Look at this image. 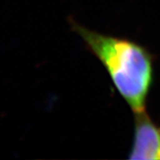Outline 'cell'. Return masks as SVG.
I'll return each mask as SVG.
<instances>
[{
	"label": "cell",
	"instance_id": "obj_1",
	"mask_svg": "<svg viewBox=\"0 0 160 160\" xmlns=\"http://www.w3.org/2000/svg\"><path fill=\"white\" fill-rule=\"evenodd\" d=\"M72 29L102 63L132 113L146 111L154 79V57L140 43L93 31L70 19Z\"/></svg>",
	"mask_w": 160,
	"mask_h": 160
},
{
	"label": "cell",
	"instance_id": "obj_2",
	"mask_svg": "<svg viewBox=\"0 0 160 160\" xmlns=\"http://www.w3.org/2000/svg\"><path fill=\"white\" fill-rule=\"evenodd\" d=\"M129 159H160V126L147 112L134 114V136Z\"/></svg>",
	"mask_w": 160,
	"mask_h": 160
}]
</instances>
